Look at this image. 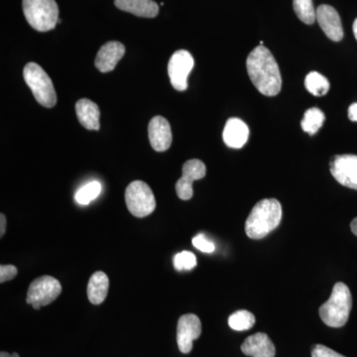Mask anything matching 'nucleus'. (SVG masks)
I'll list each match as a JSON object with an SVG mask.
<instances>
[{
  "mask_svg": "<svg viewBox=\"0 0 357 357\" xmlns=\"http://www.w3.org/2000/svg\"><path fill=\"white\" fill-rule=\"evenodd\" d=\"M246 69L251 82L263 96H275L280 93V69L271 52L259 45L249 54Z\"/></svg>",
  "mask_w": 357,
  "mask_h": 357,
  "instance_id": "obj_1",
  "label": "nucleus"
},
{
  "mask_svg": "<svg viewBox=\"0 0 357 357\" xmlns=\"http://www.w3.org/2000/svg\"><path fill=\"white\" fill-rule=\"evenodd\" d=\"M282 206L276 199H264L255 204L245 222V232L249 238L261 239L280 225Z\"/></svg>",
  "mask_w": 357,
  "mask_h": 357,
  "instance_id": "obj_2",
  "label": "nucleus"
},
{
  "mask_svg": "<svg viewBox=\"0 0 357 357\" xmlns=\"http://www.w3.org/2000/svg\"><path fill=\"white\" fill-rule=\"evenodd\" d=\"M352 297L349 287L342 282L333 286L330 299L319 307V317L331 328H342L349 321Z\"/></svg>",
  "mask_w": 357,
  "mask_h": 357,
  "instance_id": "obj_3",
  "label": "nucleus"
},
{
  "mask_svg": "<svg viewBox=\"0 0 357 357\" xmlns=\"http://www.w3.org/2000/svg\"><path fill=\"white\" fill-rule=\"evenodd\" d=\"M22 6L26 20L37 31H50L59 23L55 0H23Z\"/></svg>",
  "mask_w": 357,
  "mask_h": 357,
  "instance_id": "obj_4",
  "label": "nucleus"
},
{
  "mask_svg": "<svg viewBox=\"0 0 357 357\" xmlns=\"http://www.w3.org/2000/svg\"><path fill=\"white\" fill-rule=\"evenodd\" d=\"M23 77L25 83L31 89L35 100L47 107L51 109L57 103V93L50 77L36 63H28L23 70Z\"/></svg>",
  "mask_w": 357,
  "mask_h": 357,
  "instance_id": "obj_5",
  "label": "nucleus"
},
{
  "mask_svg": "<svg viewBox=\"0 0 357 357\" xmlns=\"http://www.w3.org/2000/svg\"><path fill=\"white\" fill-rule=\"evenodd\" d=\"M126 203L131 215L136 218L147 217L156 208L153 192L142 181H134L128 185L126 191Z\"/></svg>",
  "mask_w": 357,
  "mask_h": 357,
  "instance_id": "obj_6",
  "label": "nucleus"
},
{
  "mask_svg": "<svg viewBox=\"0 0 357 357\" xmlns=\"http://www.w3.org/2000/svg\"><path fill=\"white\" fill-rule=\"evenodd\" d=\"M61 292L62 286L57 279L51 276L39 277L30 284L26 302L35 310H39L57 299Z\"/></svg>",
  "mask_w": 357,
  "mask_h": 357,
  "instance_id": "obj_7",
  "label": "nucleus"
},
{
  "mask_svg": "<svg viewBox=\"0 0 357 357\" xmlns=\"http://www.w3.org/2000/svg\"><path fill=\"white\" fill-rule=\"evenodd\" d=\"M195 66L190 52L178 50L173 54L168 64V75L173 88L178 91L188 89V77Z\"/></svg>",
  "mask_w": 357,
  "mask_h": 357,
  "instance_id": "obj_8",
  "label": "nucleus"
},
{
  "mask_svg": "<svg viewBox=\"0 0 357 357\" xmlns=\"http://www.w3.org/2000/svg\"><path fill=\"white\" fill-rule=\"evenodd\" d=\"M333 177L340 185L357 191V156L356 155H337L330 164Z\"/></svg>",
  "mask_w": 357,
  "mask_h": 357,
  "instance_id": "obj_9",
  "label": "nucleus"
},
{
  "mask_svg": "<svg viewBox=\"0 0 357 357\" xmlns=\"http://www.w3.org/2000/svg\"><path fill=\"white\" fill-rule=\"evenodd\" d=\"M206 173V165L203 161L199 159H192L185 162L183 166L182 178H178L176 184V192L178 198L183 201H189L192 199V182L204 178Z\"/></svg>",
  "mask_w": 357,
  "mask_h": 357,
  "instance_id": "obj_10",
  "label": "nucleus"
},
{
  "mask_svg": "<svg viewBox=\"0 0 357 357\" xmlns=\"http://www.w3.org/2000/svg\"><path fill=\"white\" fill-rule=\"evenodd\" d=\"M202 333V323L199 317L194 314H187L181 317L177 326V342L182 354H190L192 349V342L198 340Z\"/></svg>",
  "mask_w": 357,
  "mask_h": 357,
  "instance_id": "obj_11",
  "label": "nucleus"
},
{
  "mask_svg": "<svg viewBox=\"0 0 357 357\" xmlns=\"http://www.w3.org/2000/svg\"><path fill=\"white\" fill-rule=\"evenodd\" d=\"M148 136L150 144L157 152L167 151L172 145L173 136L169 121L163 116H155L149 122Z\"/></svg>",
  "mask_w": 357,
  "mask_h": 357,
  "instance_id": "obj_12",
  "label": "nucleus"
},
{
  "mask_svg": "<svg viewBox=\"0 0 357 357\" xmlns=\"http://www.w3.org/2000/svg\"><path fill=\"white\" fill-rule=\"evenodd\" d=\"M317 21L326 36L333 41L338 42L344 38V28L337 11L333 6H319L317 8Z\"/></svg>",
  "mask_w": 357,
  "mask_h": 357,
  "instance_id": "obj_13",
  "label": "nucleus"
},
{
  "mask_svg": "<svg viewBox=\"0 0 357 357\" xmlns=\"http://www.w3.org/2000/svg\"><path fill=\"white\" fill-rule=\"evenodd\" d=\"M126 47L121 42L110 41L103 45L96 55L95 65L96 69L102 73L112 72L117 63L123 58Z\"/></svg>",
  "mask_w": 357,
  "mask_h": 357,
  "instance_id": "obj_14",
  "label": "nucleus"
},
{
  "mask_svg": "<svg viewBox=\"0 0 357 357\" xmlns=\"http://www.w3.org/2000/svg\"><path fill=\"white\" fill-rule=\"evenodd\" d=\"M241 351L248 356L275 357L276 349L266 333H257L244 340Z\"/></svg>",
  "mask_w": 357,
  "mask_h": 357,
  "instance_id": "obj_15",
  "label": "nucleus"
},
{
  "mask_svg": "<svg viewBox=\"0 0 357 357\" xmlns=\"http://www.w3.org/2000/svg\"><path fill=\"white\" fill-rule=\"evenodd\" d=\"M222 138L227 146L241 149L246 144L249 138L248 124L241 119L232 117L225 123Z\"/></svg>",
  "mask_w": 357,
  "mask_h": 357,
  "instance_id": "obj_16",
  "label": "nucleus"
},
{
  "mask_svg": "<svg viewBox=\"0 0 357 357\" xmlns=\"http://www.w3.org/2000/svg\"><path fill=\"white\" fill-rule=\"evenodd\" d=\"M115 6L138 17L154 18L158 15L159 6L153 0H114Z\"/></svg>",
  "mask_w": 357,
  "mask_h": 357,
  "instance_id": "obj_17",
  "label": "nucleus"
},
{
  "mask_svg": "<svg viewBox=\"0 0 357 357\" xmlns=\"http://www.w3.org/2000/svg\"><path fill=\"white\" fill-rule=\"evenodd\" d=\"M76 114L79 123L89 130L100 129V112L96 103L82 98L76 103Z\"/></svg>",
  "mask_w": 357,
  "mask_h": 357,
  "instance_id": "obj_18",
  "label": "nucleus"
},
{
  "mask_svg": "<svg viewBox=\"0 0 357 357\" xmlns=\"http://www.w3.org/2000/svg\"><path fill=\"white\" fill-rule=\"evenodd\" d=\"M109 280L105 272L98 271L91 275L88 284V298L93 305L105 302L109 293Z\"/></svg>",
  "mask_w": 357,
  "mask_h": 357,
  "instance_id": "obj_19",
  "label": "nucleus"
},
{
  "mask_svg": "<svg viewBox=\"0 0 357 357\" xmlns=\"http://www.w3.org/2000/svg\"><path fill=\"white\" fill-rule=\"evenodd\" d=\"M325 119V114L321 109L318 107H312L305 112L304 117L301 121V126L305 132L314 135L323 126Z\"/></svg>",
  "mask_w": 357,
  "mask_h": 357,
  "instance_id": "obj_20",
  "label": "nucleus"
},
{
  "mask_svg": "<svg viewBox=\"0 0 357 357\" xmlns=\"http://www.w3.org/2000/svg\"><path fill=\"white\" fill-rule=\"evenodd\" d=\"M307 91L312 96H323L330 91L331 84L326 77L318 72H311L305 79Z\"/></svg>",
  "mask_w": 357,
  "mask_h": 357,
  "instance_id": "obj_21",
  "label": "nucleus"
},
{
  "mask_svg": "<svg viewBox=\"0 0 357 357\" xmlns=\"http://www.w3.org/2000/svg\"><path fill=\"white\" fill-rule=\"evenodd\" d=\"M294 11L305 24L311 25L317 20V9L312 0H293Z\"/></svg>",
  "mask_w": 357,
  "mask_h": 357,
  "instance_id": "obj_22",
  "label": "nucleus"
},
{
  "mask_svg": "<svg viewBox=\"0 0 357 357\" xmlns=\"http://www.w3.org/2000/svg\"><path fill=\"white\" fill-rule=\"evenodd\" d=\"M255 324V314L246 310H241L232 314L229 318V325L232 330L244 332L250 330Z\"/></svg>",
  "mask_w": 357,
  "mask_h": 357,
  "instance_id": "obj_23",
  "label": "nucleus"
},
{
  "mask_svg": "<svg viewBox=\"0 0 357 357\" xmlns=\"http://www.w3.org/2000/svg\"><path fill=\"white\" fill-rule=\"evenodd\" d=\"M100 192H102V184L98 181H91L79 189V191L75 195V199L77 204L86 206L95 201L100 196Z\"/></svg>",
  "mask_w": 357,
  "mask_h": 357,
  "instance_id": "obj_24",
  "label": "nucleus"
},
{
  "mask_svg": "<svg viewBox=\"0 0 357 357\" xmlns=\"http://www.w3.org/2000/svg\"><path fill=\"white\" fill-rule=\"evenodd\" d=\"M197 266V257L191 251H182L174 257V267L178 271L192 270Z\"/></svg>",
  "mask_w": 357,
  "mask_h": 357,
  "instance_id": "obj_25",
  "label": "nucleus"
},
{
  "mask_svg": "<svg viewBox=\"0 0 357 357\" xmlns=\"http://www.w3.org/2000/svg\"><path fill=\"white\" fill-rule=\"evenodd\" d=\"M192 244L195 248L204 253H213L215 251V245L213 241L208 239L204 234H199L192 238Z\"/></svg>",
  "mask_w": 357,
  "mask_h": 357,
  "instance_id": "obj_26",
  "label": "nucleus"
},
{
  "mask_svg": "<svg viewBox=\"0 0 357 357\" xmlns=\"http://www.w3.org/2000/svg\"><path fill=\"white\" fill-rule=\"evenodd\" d=\"M312 357H345L338 352L333 351L330 347L323 344H317L312 347Z\"/></svg>",
  "mask_w": 357,
  "mask_h": 357,
  "instance_id": "obj_27",
  "label": "nucleus"
},
{
  "mask_svg": "<svg viewBox=\"0 0 357 357\" xmlns=\"http://www.w3.org/2000/svg\"><path fill=\"white\" fill-rule=\"evenodd\" d=\"M17 273V268L14 266V265L2 264L0 266V282L4 283V282L13 280Z\"/></svg>",
  "mask_w": 357,
  "mask_h": 357,
  "instance_id": "obj_28",
  "label": "nucleus"
},
{
  "mask_svg": "<svg viewBox=\"0 0 357 357\" xmlns=\"http://www.w3.org/2000/svg\"><path fill=\"white\" fill-rule=\"evenodd\" d=\"M349 119L351 121L357 122V103H352L349 109Z\"/></svg>",
  "mask_w": 357,
  "mask_h": 357,
  "instance_id": "obj_29",
  "label": "nucleus"
},
{
  "mask_svg": "<svg viewBox=\"0 0 357 357\" xmlns=\"http://www.w3.org/2000/svg\"><path fill=\"white\" fill-rule=\"evenodd\" d=\"M0 225H1V227H0V236L2 237L6 234V218L3 213L0 215Z\"/></svg>",
  "mask_w": 357,
  "mask_h": 357,
  "instance_id": "obj_30",
  "label": "nucleus"
},
{
  "mask_svg": "<svg viewBox=\"0 0 357 357\" xmlns=\"http://www.w3.org/2000/svg\"><path fill=\"white\" fill-rule=\"evenodd\" d=\"M351 229L352 234L357 236V218L352 220L351 223Z\"/></svg>",
  "mask_w": 357,
  "mask_h": 357,
  "instance_id": "obj_31",
  "label": "nucleus"
},
{
  "mask_svg": "<svg viewBox=\"0 0 357 357\" xmlns=\"http://www.w3.org/2000/svg\"><path fill=\"white\" fill-rule=\"evenodd\" d=\"M0 357H20V354L17 352H13V354H7L6 351L0 352Z\"/></svg>",
  "mask_w": 357,
  "mask_h": 357,
  "instance_id": "obj_32",
  "label": "nucleus"
},
{
  "mask_svg": "<svg viewBox=\"0 0 357 357\" xmlns=\"http://www.w3.org/2000/svg\"><path fill=\"white\" fill-rule=\"evenodd\" d=\"M354 37H356V40H357V18L356 20H354Z\"/></svg>",
  "mask_w": 357,
  "mask_h": 357,
  "instance_id": "obj_33",
  "label": "nucleus"
}]
</instances>
